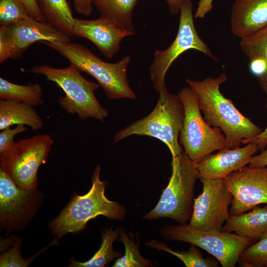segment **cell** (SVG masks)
<instances>
[{"label":"cell","instance_id":"26","mask_svg":"<svg viewBox=\"0 0 267 267\" xmlns=\"http://www.w3.org/2000/svg\"><path fill=\"white\" fill-rule=\"evenodd\" d=\"M120 238L124 245V255L118 258L114 267H146L152 266V262L144 258L138 250V244L130 239L126 231L120 229Z\"/></svg>","mask_w":267,"mask_h":267},{"label":"cell","instance_id":"13","mask_svg":"<svg viewBox=\"0 0 267 267\" xmlns=\"http://www.w3.org/2000/svg\"><path fill=\"white\" fill-rule=\"evenodd\" d=\"M223 179L232 195L230 216L242 214L260 204H267V167L245 166Z\"/></svg>","mask_w":267,"mask_h":267},{"label":"cell","instance_id":"1","mask_svg":"<svg viewBox=\"0 0 267 267\" xmlns=\"http://www.w3.org/2000/svg\"><path fill=\"white\" fill-rule=\"evenodd\" d=\"M226 80V75L222 73L218 77L201 81L187 78L186 82L196 96L205 121L219 128L223 133L229 148H234L247 144L263 130L244 116L221 93L220 86Z\"/></svg>","mask_w":267,"mask_h":267},{"label":"cell","instance_id":"5","mask_svg":"<svg viewBox=\"0 0 267 267\" xmlns=\"http://www.w3.org/2000/svg\"><path fill=\"white\" fill-rule=\"evenodd\" d=\"M157 104L147 116L117 133L114 142L133 134L158 139L168 147L172 157L183 151L178 137L183 125L184 109L178 95L170 93L166 84L160 89Z\"/></svg>","mask_w":267,"mask_h":267},{"label":"cell","instance_id":"23","mask_svg":"<svg viewBox=\"0 0 267 267\" xmlns=\"http://www.w3.org/2000/svg\"><path fill=\"white\" fill-rule=\"evenodd\" d=\"M239 45L249 61L260 59L265 63L266 72L259 80L261 88L267 95V25L241 38Z\"/></svg>","mask_w":267,"mask_h":267},{"label":"cell","instance_id":"12","mask_svg":"<svg viewBox=\"0 0 267 267\" xmlns=\"http://www.w3.org/2000/svg\"><path fill=\"white\" fill-rule=\"evenodd\" d=\"M199 178L203 190L194 198L189 225L202 231H220L230 216L229 207L232 195L223 179Z\"/></svg>","mask_w":267,"mask_h":267},{"label":"cell","instance_id":"4","mask_svg":"<svg viewBox=\"0 0 267 267\" xmlns=\"http://www.w3.org/2000/svg\"><path fill=\"white\" fill-rule=\"evenodd\" d=\"M30 72L44 76L56 84L65 92L57 99L59 106L68 113L77 115L84 120L92 118L103 121L108 116L94 94L100 87L97 83L85 78L73 64L64 68H57L47 64L35 65Z\"/></svg>","mask_w":267,"mask_h":267},{"label":"cell","instance_id":"9","mask_svg":"<svg viewBox=\"0 0 267 267\" xmlns=\"http://www.w3.org/2000/svg\"><path fill=\"white\" fill-rule=\"evenodd\" d=\"M161 232L168 240L188 243L205 250L223 267H234L243 251L256 241L235 233L198 230L187 223L166 225Z\"/></svg>","mask_w":267,"mask_h":267},{"label":"cell","instance_id":"3","mask_svg":"<svg viewBox=\"0 0 267 267\" xmlns=\"http://www.w3.org/2000/svg\"><path fill=\"white\" fill-rule=\"evenodd\" d=\"M74 65L81 72L94 78L107 97L111 99H135L127 80V67L131 57L126 56L117 62H106L84 45L71 42H44Z\"/></svg>","mask_w":267,"mask_h":267},{"label":"cell","instance_id":"29","mask_svg":"<svg viewBox=\"0 0 267 267\" xmlns=\"http://www.w3.org/2000/svg\"><path fill=\"white\" fill-rule=\"evenodd\" d=\"M30 16L21 0H0V26H8Z\"/></svg>","mask_w":267,"mask_h":267},{"label":"cell","instance_id":"31","mask_svg":"<svg viewBox=\"0 0 267 267\" xmlns=\"http://www.w3.org/2000/svg\"><path fill=\"white\" fill-rule=\"evenodd\" d=\"M27 128L23 125H17L13 129L10 127L1 130L0 133V152L4 151L14 142V136L27 131Z\"/></svg>","mask_w":267,"mask_h":267},{"label":"cell","instance_id":"8","mask_svg":"<svg viewBox=\"0 0 267 267\" xmlns=\"http://www.w3.org/2000/svg\"><path fill=\"white\" fill-rule=\"evenodd\" d=\"M178 95L184 109L179 142L194 164L215 151L229 148L221 130L212 128L202 116L196 96L191 88H183Z\"/></svg>","mask_w":267,"mask_h":267},{"label":"cell","instance_id":"14","mask_svg":"<svg viewBox=\"0 0 267 267\" xmlns=\"http://www.w3.org/2000/svg\"><path fill=\"white\" fill-rule=\"evenodd\" d=\"M73 33L74 36L92 42L107 58H112L119 51L125 38L134 35L100 17L93 20L75 18Z\"/></svg>","mask_w":267,"mask_h":267},{"label":"cell","instance_id":"19","mask_svg":"<svg viewBox=\"0 0 267 267\" xmlns=\"http://www.w3.org/2000/svg\"><path fill=\"white\" fill-rule=\"evenodd\" d=\"M23 125L37 131L44 125L42 118L33 106L18 100L0 99V130Z\"/></svg>","mask_w":267,"mask_h":267},{"label":"cell","instance_id":"16","mask_svg":"<svg viewBox=\"0 0 267 267\" xmlns=\"http://www.w3.org/2000/svg\"><path fill=\"white\" fill-rule=\"evenodd\" d=\"M15 43L16 59L35 43H66L71 38L46 22L30 16L8 26Z\"/></svg>","mask_w":267,"mask_h":267},{"label":"cell","instance_id":"36","mask_svg":"<svg viewBox=\"0 0 267 267\" xmlns=\"http://www.w3.org/2000/svg\"><path fill=\"white\" fill-rule=\"evenodd\" d=\"M169 9L173 15H177L180 11V7L184 0H166Z\"/></svg>","mask_w":267,"mask_h":267},{"label":"cell","instance_id":"30","mask_svg":"<svg viewBox=\"0 0 267 267\" xmlns=\"http://www.w3.org/2000/svg\"><path fill=\"white\" fill-rule=\"evenodd\" d=\"M15 43L8 26H0V63L10 58L16 59Z\"/></svg>","mask_w":267,"mask_h":267},{"label":"cell","instance_id":"17","mask_svg":"<svg viewBox=\"0 0 267 267\" xmlns=\"http://www.w3.org/2000/svg\"><path fill=\"white\" fill-rule=\"evenodd\" d=\"M232 34L241 39L267 25V0H235L230 16Z\"/></svg>","mask_w":267,"mask_h":267},{"label":"cell","instance_id":"6","mask_svg":"<svg viewBox=\"0 0 267 267\" xmlns=\"http://www.w3.org/2000/svg\"><path fill=\"white\" fill-rule=\"evenodd\" d=\"M172 175L156 206L144 216L145 219L166 217L180 224L189 221L193 208V193L199 178L195 165L186 153L172 157Z\"/></svg>","mask_w":267,"mask_h":267},{"label":"cell","instance_id":"34","mask_svg":"<svg viewBox=\"0 0 267 267\" xmlns=\"http://www.w3.org/2000/svg\"><path fill=\"white\" fill-rule=\"evenodd\" d=\"M267 166V146L261 153L252 157L249 166L250 167H262Z\"/></svg>","mask_w":267,"mask_h":267},{"label":"cell","instance_id":"35","mask_svg":"<svg viewBox=\"0 0 267 267\" xmlns=\"http://www.w3.org/2000/svg\"><path fill=\"white\" fill-rule=\"evenodd\" d=\"M250 142L255 143L257 146L258 150L261 151H263L267 146V126L264 130H263L260 134L251 139L249 142Z\"/></svg>","mask_w":267,"mask_h":267},{"label":"cell","instance_id":"18","mask_svg":"<svg viewBox=\"0 0 267 267\" xmlns=\"http://www.w3.org/2000/svg\"><path fill=\"white\" fill-rule=\"evenodd\" d=\"M221 231L258 239L267 231V204L263 207L257 206L247 213L230 216Z\"/></svg>","mask_w":267,"mask_h":267},{"label":"cell","instance_id":"21","mask_svg":"<svg viewBox=\"0 0 267 267\" xmlns=\"http://www.w3.org/2000/svg\"><path fill=\"white\" fill-rule=\"evenodd\" d=\"M36 1L45 21L72 39L75 18L67 0Z\"/></svg>","mask_w":267,"mask_h":267},{"label":"cell","instance_id":"2","mask_svg":"<svg viewBox=\"0 0 267 267\" xmlns=\"http://www.w3.org/2000/svg\"><path fill=\"white\" fill-rule=\"evenodd\" d=\"M100 167L98 165L91 177L92 185L84 195L74 194L67 205L49 223L51 233L56 239L68 233L83 231L91 219L102 215L111 219L122 221L126 208L118 202L109 200L105 191L106 181L100 180Z\"/></svg>","mask_w":267,"mask_h":267},{"label":"cell","instance_id":"11","mask_svg":"<svg viewBox=\"0 0 267 267\" xmlns=\"http://www.w3.org/2000/svg\"><path fill=\"white\" fill-rule=\"evenodd\" d=\"M38 189L17 186L0 169V228L6 235L26 228L37 214L44 200Z\"/></svg>","mask_w":267,"mask_h":267},{"label":"cell","instance_id":"27","mask_svg":"<svg viewBox=\"0 0 267 267\" xmlns=\"http://www.w3.org/2000/svg\"><path fill=\"white\" fill-rule=\"evenodd\" d=\"M258 239L243 251L238 262L240 266H265L267 263V231Z\"/></svg>","mask_w":267,"mask_h":267},{"label":"cell","instance_id":"24","mask_svg":"<svg viewBox=\"0 0 267 267\" xmlns=\"http://www.w3.org/2000/svg\"><path fill=\"white\" fill-rule=\"evenodd\" d=\"M120 229L113 230L112 227L105 229L102 232V243L99 250L89 260L85 262L70 260V267H103L115 258H119L121 254L113 249L114 241L120 236Z\"/></svg>","mask_w":267,"mask_h":267},{"label":"cell","instance_id":"22","mask_svg":"<svg viewBox=\"0 0 267 267\" xmlns=\"http://www.w3.org/2000/svg\"><path fill=\"white\" fill-rule=\"evenodd\" d=\"M43 89L38 83L16 84L0 78V99L16 100L33 107L43 104Z\"/></svg>","mask_w":267,"mask_h":267},{"label":"cell","instance_id":"20","mask_svg":"<svg viewBox=\"0 0 267 267\" xmlns=\"http://www.w3.org/2000/svg\"><path fill=\"white\" fill-rule=\"evenodd\" d=\"M138 0H92L100 17L120 28L135 33L132 19L133 13Z\"/></svg>","mask_w":267,"mask_h":267},{"label":"cell","instance_id":"25","mask_svg":"<svg viewBox=\"0 0 267 267\" xmlns=\"http://www.w3.org/2000/svg\"><path fill=\"white\" fill-rule=\"evenodd\" d=\"M145 245L152 248L168 252L183 262L186 267H217L218 261L212 258H205L196 246L192 245L188 251H175L162 242L154 240L147 241Z\"/></svg>","mask_w":267,"mask_h":267},{"label":"cell","instance_id":"37","mask_svg":"<svg viewBox=\"0 0 267 267\" xmlns=\"http://www.w3.org/2000/svg\"><path fill=\"white\" fill-rule=\"evenodd\" d=\"M265 267H267V264H266Z\"/></svg>","mask_w":267,"mask_h":267},{"label":"cell","instance_id":"28","mask_svg":"<svg viewBox=\"0 0 267 267\" xmlns=\"http://www.w3.org/2000/svg\"><path fill=\"white\" fill-rule=\"evenodd\" d=\"M11 247L7 249L0 256V267H26L28 266L41 253L44 251L51 245L54 244L55 240L47 247L42 249L34 256L28 259H24L21 255L20 246L22 243L20 238L15 235L10 237Z\"/></svg>","mask_w":267,"mask_h":267},{"label":"cell","instance_id":"33","mask_svg":"<svg viewBox=\"0 0 267 267\" xmlns=\"http://www.w3.org/2000/svg\"><path fill=\"white\" fill-rule=\"evenodd\" d=\"M27 8L30 16L39 21L45 22L43 17L36 0H21Z\"/></svg>","mask_w":267,"mask_h":267},{"label":"cell","instance_id":"10","mask_svg":"<svg viewBox=\"0 0 267 267\" xmlns=\"http://www.w3.org/2000/svg\"><path fill=\"white\" fill-rule=\"evenodd\" d=\"M192 9V0H184L180 8L178 28L175 39L166 49L156 50L154 53L149 72L157 92L165 84V77L172 64L184 52L190 49L196 50L218 61L197 33L194 24Z\"/></svg>","mask_w":267,"mask_h":267},{"label":"cell","instance_id":"32","mask_svg":"<svg viewBox=\"0 0 267 267\" xmlns=\"http://www.w3.org/2000/svg\"><path fill=\"white\" fill-rule=\"evenodd\" d=\"M75 10L78 14L90 16L93 11L92 0H73Z\"/></svg>","mask_w":267,"mask_h":267},{"label":"cell","instance_id":"7","mask_svg":"<svg viewBox=\"0 0 267 267\" xmlns=\"http://www.w3.org/2000/svg\"><path fill=\"white\" fill-rule=\"evenodd\" d=\"M53 144L48 134L14 141L0 152V169L19 187L30 190L37 189L39 169L46 163Z\"/></svg>","mask_w":267,"mask_h":267},{"label":"cell","instance_id":"15","mask_svg":"<svg viewBox=\"0 0 267 267\" xmlns=\"http://www.w3.org/2000/svg\"><path fill=\"white\" fill-rule=\"evenodd\" d=\"M258 151L257 146L250 142L243 147L225 148L211 153L195 165L199 178L224 179L230 173L249 164Z\"/></svg>","mask_w":267,"mask_h":267}]
</instances>
